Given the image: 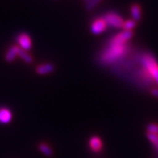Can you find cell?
<instances>
[{"label":"cell","instance_id":"13","mask_svg":"<svg viewBox=\"0 0 158 158\" xmlns=\"http://www.w3.org/2000/svg\"><path fill=\"white\" fill-rule=\"evenodd\" d=\"M39 148L40 150L46 156H52V154H53L51 148L48 145H47L46 143H40L39 145Z\"/></svg>","mask_w":158,"mask_h":158},{"label":"cell","instance_id":"2","mask_svg":"<svg viewBox=\"0 0 158 158\" xmlns=\"http://www.w3.org/2000/svg\"><path fill=\"white\" fill-rule=\"evenodd\" d=\"M139 60L142 68L147 72L149 77L158 85V62L156 58L151 54L144 53L141 54Z\"/></svg>","mask_w":158,"mask_h":158},{"label":"cell","instance_id":"10","mask_svg":"<svg viewBox=\"0 0 158 158\" xmlns=\"http://www.w3.org/2000/svg\"><path fill=\"white\" fill-rule=\"evenodd\" d=\"M130 11H131V15H132V18H133V20H135L136 22V21L141 19V7L138 5H133V6H131Z\"/></svg>","mask_w":158,"mask_h":158},{"label":"cell","instance_id":"11","mask_svg":"<svg viewBox=\"0 0 158 158\" xmlns=\"http://www.w3.org/2000/svg\"><path fill=\"white\" fill-rule=\"evenodd\" d=\"M18 56H19L23 61L27 63H31L33 62V57L31 56L27 53V51H25L21 49V48H19V52H18Z\"/></svg>","mask_w":158,"mask_h":158},{"label":"cell","instance_id":"9","mask_svg":"<svg viewBox=\"0 0 158 158\" xmlns=\"http://www.w3.org/2000/svg\"><path fill=\"white\" fill-rule=\"evenodd\" d=\"M19 48L18 46H11L7 50L6 54V60L7 62H13L15 60V58L18 56Z\"/></svg>","mask_w":158,"mask_h":158},{"label":"cell","instance_id":"5","mask_svg":"<svg viewBox=\"0 0 158 158\" xmlns=\"http://www.w3.org/2000/svg\"><path fill=\"white\" fill-rule=\"evenodd\" d=\"M18 47L23 50L28 51L32 48V40L27 33H20L17 36Z\"/></svg>","mask_w":158,"mask_h":158},{"label":"cell","instance_id":"7","mask_svg":"<svg viewBox=\"0 0 158 158\" xmlns=\"http://www.w3.org/2000/svg\"><path fill=\"white\" fill-rule=\"evenodd\" d=\"M12 114L10 109L7 107H0V123L7 124L11 120Z\"/></svg>","mask_w":158,"mask_h":158},{"label":"cell","instance_id":"16","mask_svg":"<svg viewBox=\"0 0 158 158\" xmlns=\"http://www.w3.org/2000/svg\"><path fill=\"white\" fill-rule=\"evenodd\" d=\"M102 0H90L88 3H86L85 5H86V9L87 10H92V9H94L95 7H96L100 2H101Z\"/></svg>","mask_w":158,"mask_h":158},{"label":"cell","instance_id":"1","mask_svg":"<svg viewBox=\"0 0 158 158\" xmlns=\"http://www.w3.org/2000/svg\"><path fill=\"white\" fill-rule=\"evenodd\" d=\"M133 35V31L127 30H123L122 32L113 35L101 52L99 62L103 64H112L126 56L129 51L128 41Z\"/></svg>","mask_w":158,"mask_h":158},{"label":"cell","instance_id":"12","mask_svg":"<svg viewBox=\"0 0 158 158\" xmlns=\"http://www.w3.org/2000/svg\"><path fill=\"white\" fill-rule=\"evenodd\" d=\"M148 140L152 143L154 148L158 151V135H152V134H147Z\"/></svg>","mask_w":158,"mask_h":158},{"label":"cell","instance_id":"4","mask_svg":"<svg viewBox=\"0 0 158 158\" xmlns=\"http://www.w3.org/2000/svg\"><path fill=\"white\" fill-rule=\"evenodd\" d=\"M107 27V24L103 17L96 18L90 24V32L93 34H99L103 33Z\"/></svg>","mask_w":158,"mask_h":158},{"label":"cell","instance_id":"8","mask_svg":"<svg viewBox=\"0 0 158 158\" xmlns=\"http://www.w3.org/2000/svg\"><path fill=\"white\" fill-rule=\"evenodd\" d=\"M55 67L53 64L51 63H45V64H41L39 65L36 68V72L40 75H46V74L51 73L52 71H54Z\"/></svg>","mask_w":158,"mask_h":158},{"label":"cell","instance_id":"6","mask_svg":"<svg viewBox=\"0 0 158 158\" xmlns=\"http://www.w3.org/2000/svg\"><path fill=\"white\" fill-rule=\"evenodd\" d=\"M89 145H90V149L95 153L100 152L103 147V142L101 139L98 136H92L90 138L89 141Z\"/></svg>","mask_w":158,"mask_h":158},{"label":"cell","instance_id":"18","mask_svg":"<svg viewBox=\"0 0 158 158\" xmlns=\"http://www.w3.org/2000/svg\"><path fill=\"white\" fill-rule=\"evenodd\" d=\"M89 1H90V0H84V2H85V4H86V3H88Z\"/></svg>","mask_w":158,"mask_h":158},{"label":"cell","instance_id":"3","mask_svg":"<svg viewBox=\"0 0 158 158\" xmlns=\"http://www.w3.org/2000/svg\"><path fill=\"white\" fill-rule=\"evenodd\" d=\"M103 19H105V21L106 22L107 26H110L114 28H120L123 27L124 20L120 15H118V13L114 12V11H109L106 12L104 16H102Z\"/></svg>","mask_w":158,"mask_h":158},{"label":"cell","instance_id":"14","mask_svg":"<svg viewBox=\"0 0 158 158\" xmlns=\"http://www.w3.org/2000/svg\"><path fill=\"white\" fill-rule=\"evenodd\" d=\"M136 22L133 19H129V20H127L125 21L124 24H123V27L122 28L124 30H127V31H133V29L135 27Z\"/></svg>","mask_w":158,"mask_h":158},{"label":"cell","instance_id":"17","mask_svg":"<svg viewBox=\"0 0 158 158\" xmlns=\"http://www.w3.org/2000/svg\"><path fill=\"white\" fill-rule=\"evenodd\" d=\"M151 94H152L153 96L158 98V88H153L152 90H151Z\"/></svg>","mask_w":158,"mask_h":158},{"label":"cell","instance_id":"15","mask_svg":"<svg viewBox=\"0 0 158 158\" xmlns=\"http://www.w3.org/2000/svg\"><path fill=\"white\" fill-rule=\"evenodd\" d=\"M147 132L148 134L158 135V124H156V123H151V124L148 125Z\"/></svg>","mask_w":158,"mask_h":158}]
</instances>
